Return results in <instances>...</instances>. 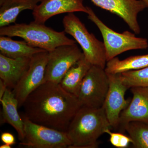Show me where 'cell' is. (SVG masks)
<instances>
[{
    "label": "cell",
    "instance_id": "6da1fadb",
    "mask_svg": "<svg viewBox=\"0 0 148 148\" xmlns=\"http://www.w3.org/2000/svg\"><path fill=\"white\" fill-rule=\"evenodd\" d=\"M23 115L42 125L66 132L81 106L60 84L45 82L27 97Z\"/></svg>",
    "mask_w": 148,
    "mask_h": 148
},
{
    "label": "cell",
    "instance_id": "7a4b0ae2",
    "mask_svg": "<svg viewBox=\"0 0 148 148\" xmlns=\"http://www.w3.org/2000/svg\"><path fill=\"white\" fill-rule=\"evenodd\" d=\"M112 128L103 107H81L75 115L66 132L71 143L69 148H95L107 130Z\"/></svg>",
    "mask_w": 148,
    "mask_h": 148
},
{
    "label": "cell",
    "instance_id": "3957f363",
    "mask_svg": "<svg viewBox=\"0 0 148 148\" xmlns=\"http://www.w3.org/2000/svg\"><path fill=\"white\" fill-rule=\"evenodd\" d=\"M66 34L64 31L57 32L35 21L29 24H15L0 28L1 36L22 38L29 45L48 52L60 46L76 43Z\"/></svg>",
    "mask_w": 148,
    "mask_h": 148
},
{
    "label": "cell",
    "instance_id": "277c9868",
    "mask_svg": "<svg viewBox=\"0 0 148 148\" xmlns=\"http://www.w3.org/2000/svg\"><path fill=\"white\" fill-rule=\"evenodd\" d=\"M64 31L79 44L85 58L92 66L105 69L107 59L103 42L89 33L79 18L73 13H68L63 20Z\"/></svg>",
    "mask_w": 148,
    "mask_h": 148
},
{
    "label": "cell",
    "instance_id": "5b68a950",
    "mask_svg": "<svg viewBox=\"0 0 148 148\" xmlns=\"http://www.w3.org/2000/svg\"><path fill=\"white\" fill-rule=\"evenodd\" d=\"M87 9L88 18L97 26L103 37L107 62L125 51L148 47L147 39L136 37L135 33L129 31L115 32L101 21L92 8L87 6Z\"/></svg>",
    "mask_w": 148,
    "mask_h": 148
},
{
    "label": "cell",
    "instance_id": "8992f818",
    "mask_svg": "<svg viewBox=\"0 0 148 148\" xmlns=\"http://www.w3.org/2000/svg\"><path fill=\"white\" fill-rule=\"evenodd\" d=\"M24 138L19 145L30 148H66L71 145L66 132L33 122L22 115Z\"/></svg>",
    "mask_w": 148,
    "mask_h": 148
},
{
    "label": "cell",
    "instance_id": "52a82bcc",
    "mask_svg": "<svg viewBox=\"0 0 148 148\" xmlns=\"http://www.w3.org/2000/svg\"><path fill=\"white\" fill-rule=\"evenodd\" d=\"M108 76L105 69L92 66L85 76L77 96L81 107H103L108 91Z\"/></svg>",
    "mask_w": 148,
    "mask_h": 148
},
{
    "label": "cell",
    "instance_id": "ba28073f",
    "mask_svg": "<svg viewBox=\"0 0 148 148\" xmlns=\"http://www.w3.org/2000/svg\"><path fill=\"white\" fill-rule=\"evenodd\" d=\"M83 56L76 43L60 46L48 52L45 82L60 84L69 69Z\"/></svg>",
    "mask_w": 148,
    "mask_h": 148
},
{
    "label": "cell",
    "instance_id": "9c48e42d",
    "mask_svg": "<svg viewBox=\"0 0 148 148\" xmlns=\"http://www.w3.org/2000/svg\"><path fill=\"white\" fill-rule=\"evenodd\" d=\"M48 54V51H44L32 56L29 69L12 90L18 101V108L22 107L32 92L45 82Z\"/></svg>",
    "mask_w": 148,
    "mask_h": 148
},
{
    "label": "cell",
    "instance_id": "30bf717a",
    "mask_svg": "<svg viewBox=\"0 0 148 148\" xmlns=\"http://www.w3.org/2000/svg\"><path fill=\"white\" fill-rule=\"evenodd\" d=\"M107 74L109 87L103 107L111 127L117 129L121 114L130 102L125 98L129 88L122 80L120 74Z\"/></svg>",
    "mask_w": 148,
    "mask_h": 148
},
{
    "label": "cell",
    "instance_id": "8fae6325",
    "mask_svg": "<svg viewBox=\"0 0 148 148\" xmlns=\"http://www.w3.org/2000/svg\"><path fill=\"white\" fill-rule=\"evenodd\" d=\"M95 5L119 16L136 34L141 29L138 17L139 13L147 8L143 0H90Z\"/></svg>",
    "mask_w": 148,
    "mask_h": 148
},
{
    "label": "cell",
    "instance_id": "7c38bea8",
    "mask_svg": "<svg viewBox=\"0 0 148 148\" xmlns=\"http://www.w3.org/2000/svg\"><path fill=\"white\" fill-rule=\"evenodd\" d=\"M83 0H42L33 10L34 21L45 24L49 18L63 13L82 12L88 13Z\"/></svg>",
    "mask_w": 148,
    "mask_h": 148
},
{
    "label": "cell",
    "instance_id": "4fadbf2b",
    "mask_svg": "<svg viewBox=\"0 0 148 148\" xmlns=\"http://www.w3.org/2000/svg\"><path fill=\"white\" fill-rule=\"evenodd\" d=\"M132 98L121 114L118 128L124 132V127L129 122L140 121L148 123V87L131 88Z\"/></svg>",
    "mask_w": 148,
    "mask_h": 148
},
{
    "label": "cell",
    "instance_id": "5bb4252c",
    "mask_svg": "<svg viewBox=\"0 0 148 148\" xmlns=\"http://www.w3.org/2000/svg\"><path fill=\"white\" fill-rule=\"evenodd\" d=\"M31 58H12L0 53V78L8 88L13 90L16 86L29 69Z\"/></svg>",
    "mask_w": 148,
    "mask_h": 148
},
{
    "label": "cell",
    "instance_id": "9a60e30c",
    "mask_svg": "<svg viewBox=\"0 0 148 148\" xmlns=\"http://www.w3.org/2000/svg\"><path fill=\"white\" fill-rule=\"evenodd\" d=\"M2 107L1 123L10 125L16 130L18 139L23 141L24 138V122L18 114V102L11 89L8 88L0 100Z\"/></svg>",
    "mask_w": 148,
    "mask_h": 148
},
{
    "label": "cell",
    "instance_id": "2e32d148",
    "mask_svg": "<svg viewBox=\"0 0 148 148\" xmlns=\"http://www.w3.org/2000/svg\"><path fill=\"white\" fill-rule=\"evenodd\" d=\"M92 66L84 55L69 69L61 80L60 84L66 91L77 98L83 80Z\"/></svg>",
    "mask_w": 148,
    "mask_h": 148
},
{
    "label": "cell",
    "instance_id": "e0dca14e",
    "mask_svg": "<svg viewBox=\"0 0 148 148\" xmlns=\"http://www.w3.org/2000/svg\"><path fill=\"white\" fill-rule=\"evenodd\" d=\"M42 0H4L0 5V27L15 23L21 12L34 10Z\"/></svg>",
    "mask_w": 148,
    "mask_h": 148
},
{
    "label": "cell",
    "instance_id": "ac0fdd59",
    "mask_svg": "<svg viewBox=\"0 0 148 148\" xmlns=\"http://www.w3.org/2000/svg\"><path fill=\"white\" fill-rule=\"evenodd\" d=\"M46 51L29 45L25 40H14L10 37L1 36L0 52L9 58H31L39 52Z\"/></svg>",
    "mask_w": 148,
    "mask_h": 148
},
{
    "label": "cell",
    "instance_id": "d6986e66",
    "mask_svg": "<svg viewBox=\"0 0 148 148\" xmlns=\"http://www.w3.org/2000/svg\"><path fill=\"white\" fill-rule=\"evenodd\" d=\"M148 66V54L131 56L122 60H120L118 57H115L107 62L105 69L108 74H121Z\"/></svg>",
    "mask_w": 148,
    "mask_h": 148
},
{
    "label": "cell",
    "instance_id": "ffe728a7",
    "mask_svg": "<svg viewBox=\"0 0 148 148\" xmlns=\"http://www.w3.org/2000/svg\"><path fill=\"white\" fill-rule=\"evenodd\" d=\"M132 140L135 148H148V123L140 121L129 122L124 127Z\"/></svg>",
    "mask_w": 148,
    "mask_h": 148
},
{
    "label": "cell",
    "instance_id": "44dd1931",
    "mask_svg": "<svg viewBox=\"0 0 148 148\" xmlns=\"http://www.w3.org/2000/svg\"><path fill=\"white\" fill-rule=\"evenodd\" d=\"M122 80L128 88L148 87V66L120 74Z\"/></svg>",
    "mask_w": 148,
    "mask_h": 148
},
{
    "label": "cell",
    "instance_id": "7402d4cb",
    "mask_svg": "<svg viewBox=\"0 0 148 148\" xmlns=\"http://www.w3.org/2000/svg\"><path fill=\"white\" fill-rule=\"evenodd\" d=\"M106 133L110 135V142L115 147L126 148L132 143V140L129 136H127L121 132H112L110 129H108L106 130Z\"/></svg>",
    "mask_w": 148,
    "mask_h": 148
},
{
    "label": "cell",
    "instance_id": "603a6c76",
    "mask_svg": "<svg viewBox=\"0 0 148 148\" xmlns=\"http://www.w3.org/2000/svg\"><path fill=\"white\" fill-rule=\"evenodd\" d=\"M1 139L3 144H7L11 146L16 143L15 137L10 132H3L1 135Z\"/></svg>",
    "mask_w": 148,
    "mask_h": 148
},
{
    "label": "cell",
    "instance_id": "cb8c5ba5",
    "mask_svg": "<svg viewBox=\"0 0 148 148\" xmlns=\"http://www.w3.org/2000/svg\"><path fill=\"white\" fill-rule=\"evenodd\" d=\"M7 88V87L2 80L0 79V100L2 98L3 95Z\"/></svg>",
    "mask_w": 148,
    "mask_h": 148
},
{
    "label": "cell",
    "instance_id": "d4e9b609",
    "mask_svg": "<svg viewBox=\"0 0 148 148\" xmlns=\"http://www.w3.org/2000/svg\"><path fill=\"white\" fill-rule=\"evenodd\" d=\"M11 146L7 144H3L1 145L0 146V148H11Z\"/></svg>",
    "mask_w": 148,
    "mask_h": 148
},
{
    "label": "cell",
    "instance_id": "484cf974",
    "mask_svg": "<svg viewBox=\"0 0 148 148\" xmlns=\"http://www.w3.org/2000/svg\"><path fill=\"white\" fill-rule=\"evenodd\" d=\"M143 1L144 2L147 6V7L148 8V0H143Z\"/></svg>",
    "mask_w": 148,
    "mask_h": 148
}]
</instances>
